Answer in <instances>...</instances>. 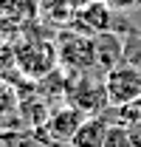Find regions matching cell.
<instances>
[{
    "label": "cell",
    "instance_id": "cell-1",
    "mask_svg": "<svg viewBox=\"0 0 141 147\" xmlns=\"http://www.w3.org/2000/svg\"><path fill=\"white\" fill-rule=\"evenodd\" d=\"M14 57H17V74L28 82H40L51 76L59 68V54H56V37H45L40 26H28L20 31L14 42Z\"/></svg>",
    "mask_w": 141,
    "mask_h": 147
},
{
    "label": "cell",
    "instance_id": "cell-2",
    "mask_svg": "<svg viewBox=\"0 0 141 147\" xmlns=\"http://www.w3.org/2000/svg\"><path fill=\"white\" fill-rule=\"evenodd\" d=\"M70 28L82 31V34H90V37H99V34H133L136 26L127 20L124 11H116L113 6H107L105 0H93L88 6L76 9L73 11V23Z\"/></svg>",
    "mask_w": 141,
    "mask_h": 147
},
{
    "label": "cell",
    "instance_id": "cell-3",
    "mask_svg": "<svg viewBox=\"0 0 141 147\" xmlns=\"http://www.w3.org/2000/svg\"><path fill=\"white\" fill-rule=\"evenodd\" d=\"M56 54H59V68L65 74L99 71V62H96V37L82 34L76 28H59L56 31Z\"/></svg>",
    "mask_w": 141,
    "mask_h": 147
},
{
    "label": "cell",
    "instance_id": "cell-4",
    "mask_svg": "<svg viewBox=\"0 0 141 147\" xmlns=\"http://www.w3.org/2000/svg\"><path fill=\"white\" fill-rule=\"evenodd\" d=\"M68 76V102L76 105L88 116H102L110 110L107 82L102 71H85V74H65Z\"/></svg>",
    "mask_w": 141,
    "mask_h": 147
},
{
    "label": "cell",
    "instance_id": "cell-5",
    "mask_svg": "<svg viewBox=\"0 0 141 147\" xmlns=\"http://www.w3.org/2000/svg\"><path fill=\"white\" fill-rule=\"evenodd\" d=\"M85 119H88V113H82L70 102H62V105L51 108L48 122L42 127H37L34 136H37L40 144H68L70 147V139L76 136V130L82 127Z\"/></svg>",
    "mask_w": 141,
    "mask_h": 147
},
{
    "label": "cell",
    "instance_id": "cell-6",
    "mask_svg": "<svg viewBox=\"0 0 141 147\" xmlns=\"http://www.w3.org/2000/svg\"><path fill=\"white\" fill-rule=\"evenodd\" d=\"M107 82V96H110V108H124V105H133L141 96V71L133 65H116L113 71L105 74Z\"/></svg>",
    "mask_w": 141,
    "mask_h": 147
},
{
    "label": "cell",
    "instance_id": "cell-7",
    "mask_svg": "<svg viewBox=\"0 0 141 147\" xmlns=\"http://www.w3.org/2000/svg\"><path fill=\"white\" fill-rule=\"evenodd\" d=\"M107 130H110V116H88L82 122V127L76 130V136L70 139V147H105Z\"/></svg>",
    "mask_w": 141,
    "mask_h": 147
},
{
    "label": "cell",
    "instance_id": "cell-8",
    "mask_svg": "<svg viewBox=\"0 0 141 147\" xmlns=\"http://www.w3.org/2000/svg\"><path fill=\"white\" fill-rule=\"evenodd\" d=\"M96 62L99 71L107 74L124 62V37L122 34H99L96 37Z\"/></svg>",
    "mask_w": 141,
    "mask_h": 147
},
{
    "label": "cell",
    "instance_id": "cell-9",
    "mask_svg": "<svg viewBox=\"0 0 141 147\" xmlns=\"http://www.w3.org/2000/svg\"><path fill=\"white\" fill-rule=\"evenodd\" d=\"M105 147H136L130 127H127L124 122L110 119V130H107V142H105Z\"/></svg>",
    "mask_w": 141,
    "mask_h": 147
},
{
    "label": "cell",
    "instance_id": "cell-10",
    "mask_svg": "<svg viewBox=\"0 0 141 147\" xmlns=\"http://www.w3.org/2000/svg\"><path fill=\"white\" fill-rule=\"evenodd\" d=\"M124 62L141 71V31L124 37Z\"/></svg>",
    "mask_w": 141,
    "mask_h": 147
},
{
    "label": "cell",
    "instance_id": "cell-11",
    "mask_svg": "<svg viewBox=\"0 0 141 147\" xmlns=\"http://www.w3.org/2000/svg\"><path fill=\"white\" fill-rule=\"evenodd\" d=\"M110 119H116V122H136V119H141V96L133 102V105H124V108H110L105 110Z\"/></svg>",
    "mask_w": 141,
    "mask_h": 147
},
{
    "label": "cell",
    "instance_id": "cell-12",
    "mask_svg": "<svg viewBox=\"0 0 141 147\" xmlns=\"http://www.w3.org/2000/svg\"><path fill=\"white\" fill-rule=\"evenodd\" d=\"M105 3H107V6H113L116 11H124V14L133 11L136 6H141V0H105Z\"/></svg>",
    "mask_w": 141,
    "mask_h": 147
},
{
    "label": "cell",
    "instance_id": "cell-13",
    "mask_svg": "<svg viewBox=\"0 0 141 147\" xmlns=\"http://www.w3.org/2000/svg\"><path fill=\"white\" fill-rule=\"evenodd\" d=\"M127 127H130V133H133V142H136V147H141V119H136V122H124Z\"/></svg>",
    "mask_w": 141,
    "mask_h": 147
},
{
    "label": "cell",
    "instance_id": "cell-14",
    "mask_svg": "<svg viewBox=\"0 0 141 147\" xmlns=\"http://www.w3.org/2000/svg\"><path fill=\"white\" fill-rule=\"evenodd\" d=\"M70 9H82V6H88V3H93V0H65Z\"/></svg>",
    "mask_w": 141,
    "mask_h": 147
}]
</instances>
